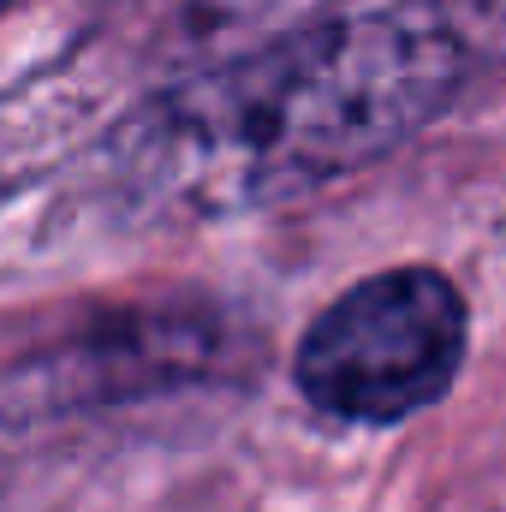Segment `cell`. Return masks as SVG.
I'll use <instances>...</instances> for the list:
<instances>
[{"label": "cell", "instance_id": "cell-1", "mask_svg": "<svg viewBox=\"0 0 506 512\" xmlns=\"http://www.w3.org/2000/svg\"><path fill=\"white\" fill-rule=\"evenodd\" d=\"M506 66V0H387L268 36L137 102L90 155L126 221H227L387 161Z\"/></svg>", "mask_w": 506, "mask_h": 512}, {"label": "cell", "instance_id": "cell-2", "mask_svg": "<svg viewBox=\"0 0 506 512\" xmlns=\"http://www.w3.org/2000/svg\"><path fill=\"white\" fill-rule=\"evenodd\" d=\"M471 352V304L429 262L376 268L310 316L292 387L310 411L358 429L405 423L447 399Z\"/></svg>", "mask_w": 506, "mask_h": 512}, {"label": "cell", "instance_id": "cell-3", "mask_svg": "<svg viewBox=\"0 0 506 512\" xmlns=\"http://www.w3.org/2000/svg\"><path fill=\"white\" fill-rule=\"evenodd\" d=\"M209 334L185 316H149L126 334H90L84 346H60L54 358H42V370L66 376V382L42 387V405H96V393L108 387L114 370H131L137 387H167L185 382L209 364Z\"/></svg>", "mask_w": 506, "mask_h": 512}, {"label": "cell", "instance_id": "cell-4", "mask_svg": "<svg viewBox=\"0 0 506 512\" xmlns=\"http://www.w3.org/2000/svg\"><path fill=\"white\" fill-rule=\"evenodd\" d=\"M6 6H18V0H6Z\"/></svg>", "mask_w": 506, "mask_h": 512}]
</instances>
